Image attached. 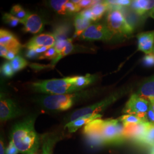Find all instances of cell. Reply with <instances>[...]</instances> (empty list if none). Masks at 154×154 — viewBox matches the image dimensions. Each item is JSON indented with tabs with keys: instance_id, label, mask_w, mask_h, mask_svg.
Segmentation results:
<instances>
[{
	"instance_id": "603a6c76",
	"label": "cell",
	"mask_w": 154,
	"mask_h": 154,
	"mask_svg": "<svg viewBox=\"0 0 154 154\" xmlns=\"http://www.w3.org/2000/svg\"><path fill=\"white\" fill-rule=\"evenodd\" d=\"M144 146L152 147L154 145V125L151 124L145 135L139 143Z\"/></svg>"
},
{
	"instance_id": "9c48e42d",
	"label": "cell",
	"mask_w": 154,
	"mask_h": 154,
	"mask_svg": "<svg viewBox=\"0 0 154 154\" xmlns=\"http://www.w3.org/2000/svg\"><path fill=\"white\" fill-rule=\"evenodd\" d=\"M21 114L22 111L13 100L1 96L0 119L1 121H8Z\"/></svg>"
},
{
	"instance_id": "484cf974",
	"label": "cell",
	"mask_w": 154,
	"mask_h": 154,
	"mask_svg": "<svg viewBox=\"0 0 154 154\" xmlns=\"http://www.w3.org/2000/svg\"><path fill=\"white\" fill-rule=\"evenodd\" d=\"M11 14L13 16L16 17L18 20L22 21L28 14V12L25 11L21 6L16 5L13 6L11 8Z\"/></svg>"
},
{
	"instance_id": "ac0fdd59",
	"label": "cell",
	"mask_w": 154,
	"mask_h": 154,
	"mask_svg": "<svg viewBox=\"0 0 154 154\" xmlns=\"http://www.w3.org/2000/svg\"><path fill=\"white\" fill-rule=\"evenodd\" d=\"M91 21L85 18L79 13L77 14L74 20L75 36H81L82 33L91 25Z\"/></svg>"
},
{
	"instance_id": "d6986e66",
	"label": "cell",
	"mask_w": 154,
	"mask_h": 154,
	"mask_svg": "<svg viewBox=\"0 0 154 154\" xmlns=\"http://www.w3.org/2000/svg\"><path fill=\"white\" fill-rule=\"evenodd\" d=\"M70 25L67 23H62L56 26L53 34L57 41H63L67 39V37L71 32Z\"/></svg>"
},
{
	"instance_id": "f35d334b",
	"label": "cell",
	"mask_w": 154,
	"mask_h": 154,
	"mask_svg": "<svg viewBox=\"0 0 154 154\" xmlns=\"http://www.w3.org/2000/svg\"><path fill=\"white\" fill-rule=\"evenodd\" d=\"M146 120L149 123L154 125V111L152 110V109L151 108L150 105H149V108L147 113Z\"/></svg>"
},
{
	"instance_id": "52a82bcc",
	"label": "cell",
	"mask_w": 154,
	"mask_h": 154,
	"mask_svg": "<svg viewBox=\"0 0 154 154\" xmlns=\"http://www.w3.org/2000/svg\"><path fill=\"white\" fill-rule=\"evenodd\" d=\"M149 105V100L140 97L137 94H134L127 102L123 111L126 114L137 116L143 121L147 122L146 116Z\"/></svg>"
},
{
	"instance_id": "44dd1931",
	"label": "cell",
	"mask_w": 154,
	"mask_h": 154,
	"mask_svg": "<svg viewBox=\"0 0 154 154\" xmlns=\"http://www.w3.org/2000/svg\"><path fill=\"white\" fill-rule=\"evenodd\" d=\"M95 77L93 75L87 74L85 76L74 77V84L80 90L94 82Z\"/></svg>"
},
{
	"instance_id": "d6a6232c",
	"label": "cell",
	"mask_w": 154,
	"mask_h": 154,
	"mask_svg": "<svg viewBox=\"0 0 154 154\" xmlns=\"http://www.w3.org/2000/svg\"><path fill=\"white\" fill-rule=\"evenodd\" d=\"M53 144V140L48 138L45 140L44 143L43 144L42 147V154H52L51 149L52 145Z\"/></svg>"
},
{
	"instance_id": "7c38bea8",
	"label": "cell",
	"mask_w": 154,
	"mask_h": 154,
	"mask_svg": "<svg viewBox=\"0 0 154 154\" xmlns=\"http://www.w3.org/2000/svg\"><path fill=\"white\" fill-rule=\"evenodd\" d=\"M56 42L55 37L53 34H41L34 36L26 45L28 49L40 47L52 48Z\"/></svg>"
},
{
	"instance_id": "ee69618b",
	"label": "cell",
	"mask_w": 154,
	"mask_h": 154,
	"mask_svg": "<svg viewBox=\"0 0 154 154\" xmlns=\"http://www.w3.org/2000/svg\"><path fill=\"white\" fill-rule=\"evenodd\" d=\"M149 102V104H150V107L154 112V99L151 100Z\"/></svg>"
},
{
	"instance_id": "7bdbcfd3",
	"label": "cell",
	"mask_w": 154,
	"mask_h": 154,
	"mask_svg": "<svg viewBox=\"0 0 154 154\" xmlns=\"http://www.w3.org/2000/svg\"><path fill=\"white\" fill-rule=\"evenodd\" d=\"M0 154H5V149H4V144L3 141L1 140V145H0Z\"/></svg>"
},
{
	"instance_id": "8d00e7d4",
	"label": "cell",
	"mask_w": 154,
	"mask_h": 154,
	"mask_svg": "<svg viewBox=\"0 0 154 154\" xmlns=\"http://www.w3.org/2000/svg\"><path fill=\"white\" fill-rule=\"evenodd\" d=\"M81 14V15L83 17H85V18L88 19V20L91 21H95V18L94 17L93 14L91 11V10L90 8L88 9H86L85 10L83 11L80 13Z\"/></svg>"
},
{
	"instance_id": "d4e9b609",
	"label": "cell",
	"mask_w": 154,
	"mask_h": 154,
	"mask_svg": "<svg viewBox=\"0 0 154 154\" xmlns=\"http://www.w3.org/2000/svg\"><path fill=\"white\" fill-rule=\"evenodd\" d=\"M67 1L66 0H55V1H50V5L53 8V9L57 11L58 13L65 15L67 14V11L65 9V4Z\"/></svg>"
},
{
	"instance_id": "277c9868",
	"label": "cell",
	"mask_w": 154,
	"mask_h": 154,
	"mask_svg": "<svg viewBox=\"0 0 154 154\" xmlns=\"http://www.w3.org/2000/svg\"><path fill=\"white\" fill-rule=\"evenodd\" d=\"M82 94L45 95L40 99L39 103L48 110L65 111L72 107L77 100L80 99Z\"/></svg>"
},
{
	"instance_id": "d590c367",
	"label": "cell",
	"mask_w": 154,
	"mask_h": 154,
	"mask_svg": "<svg viewBox=\"0 0 154 154\" xmlns=\"http://www.w3.org/2000/svg\"><path fill=\"white\" fill-rule=\"evenodd\" d=\"M143 63L146 66H154V55L151 53L149 54H146L143 58Z\"/></svg>"
},
{
	"instance_id": "f546056e",
	"label": "cell",
	"mask_w": 154,
	"mask_h": 154,
	"mask_svg": "<svg viewBox=\"0 0 154 154\" xmlns=\"http://www.w3.org/2000/svg\"><path fill=\"white\" fill-rule=\"evenodd\" d=\"M1 70L3 75L7 77H12L14 73L10 62H4L1 66Z\"/></svg>"
},
{
	"instance_id": "7a4b0ae2",
	"label": "cell",
	"mask_w": 154,
	"mask_h": 154,
	"mask_svg": "<svg viewBox=\"0 0 154 154\" xmlns=\"http://www.w3.org/2000/svg\"><path fill=\"white\" fill-rule=\"evenodd\" d=\"M35 118L28 117L12 128L11 141L19 152L35 154L39 146V137L34 128Z\"/></svg>"
},
{
	"instance_id": "4316f807",
	"label": "cell",
	"mask_w": 154,
	"mask_h": 154,
	"mask_svg": "<svg viewBox=\"0 0 154 154\" xmlns=\"http://www.w3.org/2000/svg\"><path fill=\"white\" fill-rule=\"evenodd\" d=\"M4 22L11 27H16L19 23H22V21L16 17L11 15V13H5L2 17Z\"/></svg>"
},
{
	"instance_id": "2e32d148",
	"label": "cell",
	"mask_w": 154,
	"mask_h": 154,
	"mask_svg": "<svg viewBox=\"0 0 154 154\" xmlns=\"http://www.w3.org/2000/svg\"><path fill=\"white\" fill-rule=\"evenodd\" d=\"M131 8L140 16H142L151 11L154 8V1L135 0L132 1Z\"/></svg>"
},
{
	"instance_id": "e575fe53",
	"label": "cell",
	"mask_w": 154,
	"mask_h": 154,
	"mask_svg": "<svg viewBox=\"0 0 154 154\" xmlns=\"http://www.w3.org/2000/svg\"><path fill=\"white\" fill-rule=\"evenodd\" d=\"M98 1H89V0H82L78 4V5L81 8H91L93 6L97 4Z\"/></svg>"
},
{
	"instance_id": "74e56055",
	"label": "cell",
	"mask_w": 154,
	"mask_h": 154,
	"mask_svg": "<svg viewBox=\"0 0 154 154\" xmlns=\"http://www.w3.org/2000/svg\"><path fill=\"white\" fill-rule=\"evenodd\" d=\"M18 153H20L19 151L17 149L13 142L11 141L6 150V154H18Z\"/></svg>"
},
{
	"instance_id": "bcb514c9",
	"label": "cell",
	"mask_w": 154,
	"mask_h": 154,
	"mask_svg": "<svg viewBox=\"0 0 154 154\" xmlns=\"http://www.w3.org/2000/svg\"><path fill=\"white\" fill-rule=\"evenodd\" d=\"M149 154H154V145L151 147V149Z\"/></svg>"
},
{
	"instance_id": "7402d4cb",
	"label": "cell",
	"mask_w": 154,
	"mask_h": 154,
	"mask_svg": "<svg viewBox=\"0 0 154 154\" xmlns=\"http://www.w3.org/2000/svg\"><path fill=\"white\" fill-rule=\"evenodd\" d=\"M118 119L123 124L124 127L138 125L143 122H147L143 121V119L139 118L137 116L130 114H126L122 116Z\"/></svg>"
},
{
	"instance_id": "8992f818",
	"label": "cell",
	"mask_w": 154,
	"mask_h": 154,
	"mask_svg": "<svg viewBox=\"0 0 154 154\" xmlns=\"http://www.w3.org/2000/svg\"><path fill=\"white\" fill-rule=\"evenodd\" d=\"M127 88L120 90L111 94L106 98L97 103L76 110L70 116V122L74 121L84 116L98 114L99 112L103 111L109 105L116 102L117 99L125 94L127 92Z\"/></svg>"
},
{
	"instance_id": "1f68e13d",
	"label": "cell",
	"mask_w": 154,
	"mask_h": 154,
	"mask_svg": "<svg viewBox=\"0 0 154 154\" xmlns=\"http://www.w3.org/2000/svg\"><path fill=\"white\" fill-rule=\"evenodd\" d=\"M111 5L114 6L118 8H122L124 6L131 5L132 1L129 0H116V1H106Z\"/></svg>"
},
{
	"instance_id": "836d02e7",
	"label": "cell",
	"mask_w": 154,
	"mask_h": 154,
	"mask_svg": "<svg viewBox=\"0 0 154 154\" xmlns=\"http://www.w3.org/2000/svg\"><path fill=\"white\" fill-rule=\"evenodd\" d=\"M69 39H67L66 40H63V41H56L54 47L58 54H60L65 49V48L66 47V45L69 42Z\"/></svg>"
},
{
	"instance_id": "8fae6325",
	"label": "cell",
	"mask_w": 154,
	"mask_h": 154,
	"mask_svg": "<svg viewBox=\"0 0 154 154\" xmlns=\"http://www.w3.org/2000/svg\"><path fill=\"white\" fill-rule=\"evenodd\" d=\"M150 125L149 122H143L138 125L124 127L126 139H130L137 143H139L145 135Z\"/></svg>"
},
{
	"instance_id": "60d3db41",
	"label": "cell",
	"mask_w": 154,
	"mask_h": 154,
	"mask_svg": "<svg viewBox=\"0 0 154 154\" xmlns=\"http://www.w3.org/2000/svg\"><path fill=\"white\" fill-rule=\"evenodd\" d=\"M25 56L29 58H34L36 57H39L38 54L36 53V51L34 49H28L26 52Z\"/></svg>"
},
{
	"instance_id": "9a60e30c",
	"label": "cell",
	"mask_w": 154,
	"mask_h": 154,
	"mask_svg": "<svg viewBox=\"0 0 154 154\" xmlns=\"http://www.w3.org/2000/svg\"><path fill=\"white\" fill-rule=\"evenodd\" d=\"M102 115L95 114V115H88L81 117L74 121L69 122L65 126L69 132H74L79 129L80 127L87 125L90 122L93 121L97 119H100Z\"/></svg>"
},
{
	"instance_id": "cb8c5ba5",
	"label": "cell",
	"mask_w": 154,
	"mask_h": 154,
	"mask_svg": "<svg viewBox=\"0 0 154 154\" xmlns=\"http://www.w3.org/2000/svg\"><path fill=\"white\" fill-rule=\"evenodd\" d=\"M10 62L14 72H19L28 65V62L25 60V59L19 55H17Z\"/></svg>"
},
{
	"instance_id": "ab89813d",
	"label": "cell",
	"mask_w": 154,
	"mask_h": 154,
	"mask_svg": "<svg viewBox=\"0 0 154 154\" xmlns=\"http://www.w3.org/2000/svg\"><path fill=\"white\" fill-rule=\"evenodd\" d=\"M19 51H20L14 50H9L8 52V53H7V54L6 55L5 58L11 61V60H13L16 57L17 54L19 53Z\"/></svg>"
},
{
	"instance_id": "83f0119b",
	"label": "cell",
	"mask_w": 154,
	"mask_h": 154,
	"mask_svg": "<svg viewBox=\"0 0 154 154\" xmlns=\"http://www.w3.org/2000/svg\"><path fill=\"white\" fill-rule=\"evenodd\" d=\"M73 49H74V46H73L72 42V39L69 38V42L66 45V47L65 48V49L61 52V53L60 54H58V57L54 61H53V64L55 65V63H57L58 61H60L62 58L70 54L73 50Z\"/></svg>"
},
{
	"instance_id": "7dc6e473",
	"label": "cell",
	"mask_w": 154,
	"mask_h": 154,
	"mask_svg": "<svg viewBox=\"0 0 154 154\" xmlns=\"http://www.w3.org/2000/svg\"><path fill=\"white\" fill-rule=\"evenodd\" d=\"M154 55V48H153V50H152V53Z\"/></svg>"
},
{
	"instance_id": "b9f144b4",
	"label": "cell",
	"mask_w": 154,
	"mask_h": 154,
	"mask_svg": "<svg viewBox=\"0 0 154 154\" xmlns=\"http://www.w3.org/2000/svg\"><path fill=\"white\" fill-rule=\"evenodd\" d=\"M8 49L4 45H0V55L1 57L5 58L6 55L8 52Z\"/></svg>"
},
{
	"instance_id": "f6af8a7d",
	"label": "cell",
	"mask_w": 154,
	"mask_h": 154,
	"mask_svg": "<svg viewBox=\"0 0 154 154\" xmlns=\"http://www.w3.org/2000/svg\"><path fill=\"white\" fill-rule=\"evenodd\" d=\"M149 16L154 19V8L151 11L149 12Z\"/></svg>"
},
{
	"instance_id": "5b68a950",
	"label": "cell",
	"mask_w": 154,
	"mask_h": 154,
	"mask_svg": "<svg viewBox=\"0 0 154 154\" xmlns=\"http://www.w3.org/2000/svg\"><path fill=\"white\" fill-rule=\"evenodd\" d=\"M107 16V25L114 34L128 37L132 34L134 29L127 21L122 12V8L110 6Z\"/></svg>"
},
{
	"instance_id": "3957f363",
	"label": "cell",
	"mask_w": 154,
	"mask_h": 154,
	"mask_svg": "<svg viewBox=\"0 0 154 154\" xmlns=\"http://www.w3.org/2000/svg\"><path fill=\"white\" fill-rule=\"evenodd\" d=\"M33 90L49 95H62L78 91L80 90L74 84V77L52 79L33 83Z\"/></svg>"
},
{
	"instance_id": "30bf717a",
	"label": "cell",
	"mask_w": 154,
	"mask_h": 154,
	"mask_svg": "<svg viewBox=\"0 0 154 154\" xmlns=\"http://www.w3.org/2000/svg\"><path fill=\"white\" fill-rule=\"evenodd\" d=\"M23 30L26 33L37 34L41 32L44 27L42 19L38 14L28 12V14L22 21Z\"/></svg>"
},
{
	"instance_id": "f1b7e54d",
	"label": "cell",
	"mask_w": 154,
	"mask_h": 154,
	"mask_svg": "<svg viewBox=\"0 0 154 154\" xmlns=\"http://www.w3.org/2000/svg\"><path fill=\"white\" fill-rule=\"evenodd\" d=\"M58 56V54L57 53L54 47L50 48L47 51H46L43 54L39 56V59H49L52 60L54 61Z\"/></svg>"
},
{
	"instance_id": "4dcf8cb0",
	"label": "cell",
	"mask_w": 154,
	"mask_h": 154,
	"mask_svg": "<svg viewBox=\"0 0 154 154\" xmlns=\"http://www.w3.org/2000/svg\"><path fill=\"white\" fill-rule=\"evenodd\" d=\"M65 9L67 14H70L80 11L81 8L78 4L72 2V1H67L65 4Z\"/></svg>"
},
{
	"instance_id": "4fadbf2b",
	"label": "cell",
	"mask_w": 154,
	"mask_h": 154,
	"mask_svg": "<svg viewBox=\"0 0 154 154\" xmlns=\"http://www.w3.org/2000/svg\"><path fill=\"white\" fill-rule=\"evenodd\" d=\"M138 49L146 54H151L154 46V30L140 33L137 35Z\"/></svg>"
},
{
	"instance_id": "e0dca14e",
	"label": "cell",
	"mask_w": 154,
	"mask_h": 154,
	"mask_svg": "<svg viewBox=\"0 0 154 154\" xmlns=\"http://www.w3.org/2000/svg\"><path fill=\"white\" fill-rule=\"evenodd\" d=\"M137 94L149 101L154 99V76L144 82Z\"/></svg>"
},
{
	"instance_id": "6da1fadb",
	"label": "cell",
	"mask_w": 154,
	"mask_h": 154,
	"mask_svg": "<svg viewBox=\"0 0 154 154\" xmlns=\"http://www.w3.org/2000/svg\"><path fill=\"white\" fill-rule=\"evenodd\" d=\"M83 133L95 145L118 144L126 140L125 128L118 119H95L84 127Z\"/></svg>"
},
{
	"instance_id": "ffe728a7",
	"label": "cell",
	"mask_w": 154,
	"mask_h": 154,
	"mask_svg": "<svg viewBox=\"0 0 154 154\" xmlns=\"http://www.w3.org/2000/svg\"><path fill=\"white\" fill-rule=\"evenodd\" d=\"M109 4L106 1H98L97 4L93 6L90 9L93 14L95 21L100 19L105 12L109 9Z\"/></svg>"
},
{
	"instance_id": "ba28073f",
	"label": "cell",
	"mask_w": 154,
	"mask_h": 154,
	"mask_svg": "<svg viewBox=\"0 0 154 154\" xmlns=\"http://www.w3.org/2000/svg\"><path fill=\"white\" fill-rule=\"evenodd\" d=\"M107 25L102 23L91 25L81 35V38L88 41H109L114 36Z\"/></svg>"
},
{
	"instance_id": "5bb4252c",
	"label": "cell",
	"mask_w": 154,
	"mask_h": 154,
	"mask_svg": "<svg viewBox=\"0 0 154 154\" xmlns=\"http://www.w3.org/2000/svg\"><path fill=\"white\" fill-rule=\"evenodd\" d=\"M0 45H4L8 50H18L21 48V45L16 37L9 31L4 29L0 30Z\"/></svg>"
}]
</instances>
